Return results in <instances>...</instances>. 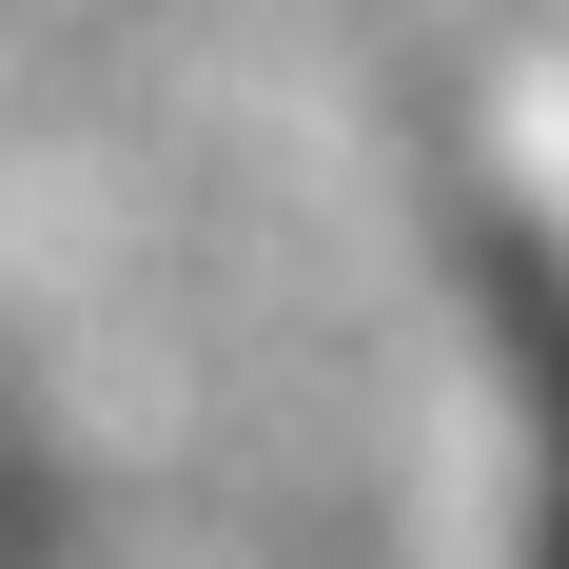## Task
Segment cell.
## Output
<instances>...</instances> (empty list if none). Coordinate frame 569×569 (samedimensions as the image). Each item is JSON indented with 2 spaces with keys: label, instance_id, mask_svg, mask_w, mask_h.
I'll return each mask as SVG.
<instances>
[{
  "label": "cell",
  "instance_id": "obj_1",
  "mask_svg": "<svg viewBox=\"0 0 569 569\" xmlns=\"http://www.w3.org/2000/svg\"><path fill=\"white\" fill-rule=\"evenodd\" d=\"M491 276H511V353H530V550L569 569V79L511 158V256Z\"/></svg>",
  "mask_w": 569,
  "mask_h": 569
}]
</instances>
